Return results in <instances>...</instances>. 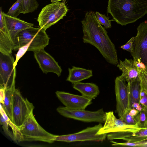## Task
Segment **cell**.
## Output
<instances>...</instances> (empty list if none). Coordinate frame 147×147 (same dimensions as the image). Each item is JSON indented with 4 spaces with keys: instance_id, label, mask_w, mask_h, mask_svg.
Returning <instances> with one entry per match:
<instances>
[{
    "instance_id": "e0dca14e",
    "label": "cell",
    "mask_w": 147,
    "mask_h": 147,
    "mask_svg": "<svg viewBox=\"0 0 147 147\" xmlns=\"http://www.w3.org/2000/svg\"><path fill=\"white\" fill-rule=\"evenodd\" d=\"M0 52L11 53L13 50V43L5 28L2 13H0Z\"/></svg>"
},
{
    "instance_id": "8992f818",
    "label": "cell",
    "mask_w": 147,
    "mask_h": 147,
    "mask_svg": "<svg viewBox=\"0 0 147 147\" xmlns=\"http://www.w3.org/2000/svg\"><path fill=\"white\" fill-rule=\"evenodd\" d=\"M65 1L52 3L42 9L37 19L40 28L46 30L66 16L68 10Z\"/></svg>"
},
{
    "instance_id": "277c9868",
    "label": "cell",
    "mask_w": 147,
    "mask_h": 147,
    "mask_svg": "<svg viewBox=\"0 0 147 147\" xmlns=\"http://www.w3.org/2000/svg\"><path fill=\"white\" fill-rule=\"evenodd\" d=\"M50 39L43 29L33 27L28 28L20 31L16 35L13 43V50L17 51L28 43L30 45L28 51L34 52L43 49L49 44Z\"/></svg>"
},
{
    "instance_id": "1f68e13d",
    "label": "cell",
    "mask_w": 147,
    "mask_h": 147,
    "mask_svg": "<svg viewBox=\"0 0 147 147\" xmlns=\"http://www.w3.org/2000/svg\"><path fill=\"white\" fill-rule=\"evenodd\" d=\"M119 118L127 125H137V121L135 117L129 115L128 112H126L122 117Z\"/></svg>"
},
{
    "instance_id": "8d00e7d4",
    "label": "cell",
    "mask_w": 147,
    "mask_h": 147,
    "mask_svg": "<svg viewBox=\"0 0 147 147\" xmlns=\"http://www.w3.org/2000/svg\"><path fill=\"white\" fill-rule=\"evenodd\" d=\"M139 111L138 110L134 109H131L128 112L129 114L132 116L135 117L139 113Z\"/></svg>"
},
{
    "instance_id": "4fadbf2b",
    "label": "cell",
    "mask_w": 147,
    "mask_h": 147,
    "mask_svg": "<svg viewBox=\"0 0 147 147\" xmlns=\"http://www.w3.org/2000/svg\"><path fill=\"white\" fill-rule=\"evenodd\" d=\"M57 96L66 108L72 110H85L92 103V100L82 95L57 91Z\"/></svg>"
},
{
    "instance_id": "8fae6325",
    "label": "cell",
    "mask_w": 147,
    "mask_h": 147,
    "mask_svg": "<svg viewBox=\"0 0 147 147\" xmlns=\"http://www.w3.org/2000/svg\"><path fill=\"white\" fill-rule=\"evenodd\" d=\"M14 58L11 53L0 52V87H10L15 83L16 68L14 67Z\"/></svg>"
},
{
    "instance_id": "f35d334b",
    "label": "cell",
    "mask_w": 147,
    "mask_h": 147,
    "mask_svg": "<svg viewBox=\"0 0 147 147\" xmlns=\"http://www.w3.org/2000/svg\"><path fill=\"white\" fill-rule=\"evenodd\" d=\"M146 71H147V70H146Z\"/></svg>"
},
{
    "instance_id": "83f0119b",
    "label": "cell",
    "mask_w": 147,
    "mask_h": 147,
    "mask_svg": "<svg viewBox=\"0 0 147 147\" xmlns=\"http://www.w3.org/2000/svg\"><path fill=\"white\" fill-rule=\"evenodd\" d=\"M0 123L5 134L9 137L15 143H18V141L15 138L13 132L8 129L9 124L2 115L0 114Z\"/></svg>"
},
{
    "instance_id": "d6a6232c",
    "label": "cell",
    "mask_w": 147,
    "mask_h": 147,
    "mask_svg": "<svg viewBox=\"0 0 147 147\" xmlns=\"http://www.w3.org/2000/svg\"><path fill=\"white\" fill-rule=\"evenodd\" d=\"M134 38V37H132L125 44L121 46L120 47L131 53L133 51V44Z\"/></svg>"
},
{
    "instance_id": "7c38bea8",
    "label": "cell",
    "mask_w": 147,
    "mask_h": 147,
    "mask_svg": "<svg viewBox=\"0 0 147 147\" xmlns=\"http://www.w3.org/2000/svg\"><path fill=\"white\" fill-rule=\"evenodd\" d=\"M115 92L116 97V112L119 118L129 112V95L127 85L119 76L115 81Z\"/></svg>"
},
{
    "instance_id": "484cf974",
    "label": "cell",
    "mask_w": 147,
    "mask_h": 147,
    "mask_svg": "<svg viewBox=\"0 0 147 147\" xmlns=\"http://www.w3.org/2000/svg\"><path fill=\"white\" fill-rule=\"evenodd\" d=\"M23 2V0H17L6 14L12 17H17L20 13H22Z\"/></svg>"
},
{
    "instance_id": "d6986e66",
    "label": "cell",
    "mask_w": 147,
    "mask_h": 147,
    "mask_svg": "<svg viewBox=\"0 0 147 147\" xmlns=\"http://www.w3.org/2000/svg\"><path fill=\"white\" fill-rule=\"evenodd\" d=\"M68 71L69 74L66 80L73 84L88 79L93 75L92 70L74 66H72L71 68H69Z\"/></svg>"
},
{
    "instance_id": "30bf717a",
    "label": "cell",
    "mask_w": 147,
    "mask_h": 147,
    "mask_svg": "<svg viewBox=\"0 0 147 147\" xmlns=\"http://www.w3.org/2000/svg\"><path fill=\"white\" fill-rule=\"evenodd\" d=\"M101 123L92 127H88L78 132L63 135H56L55 141L71 142L78 141H92L102 142L107 137V134L98 135L102 127Z\"/></svg>"
},
{
    "instance_id": "ffe728a7",
    "label": "cell",
    "mask_w": 147,
    "mask_h": 147,
    "mask_svg": "<svg viewBox=\"0 0 147 147\" xmlns=\"http://www.w3.org/2000/svg\"><path fill=\"white\" fill-rule=\"evenodd\" d=\"M129 95V111L131 109L132 105L134 102H139L141 85L139 77L127 84Z\"/></svg>"
},
{
    "instance_id": "603a6c76",
    "label": "cell",
    "mask_w": 147,
    "mask_h": 147,
    "mask_svg": "<svg viewBox=\"0 0 147 147\" xmlns=\"http://www.w3.org/2000/svg\"><path fill=\"white\" fill-rule=\"evenodd\" d=\"M147 139V127L141 128L138 131L130 136L122 140L130 142H139Z\"/></svg>"
},
{
    "instance_id": "f546056e",
    "label": "cell",
    "mask_w": 147,
    "mask_h": 147,
    "mask_svg": "<svg viewBox=\"0 0 147 147\" xmlns=\"http://www.w3.org/2000/svg\"><path fill=\"white\" fill-rule=\"evenodd\" d=\"M141 88L147 94V71L142 69L139 75Z\"/></svg>"
},
{
    "instance_id": "d4e9b609",
    "label": "cell",
    "mask_w": 147,
    "mask_h": 147,
    "mask_svg": "<svg viewBox=\"0 0 147 147\" xmlns=\"http://www.w3.org/2000/svg\"><path fill=\"white\" fill-rule=\"evenodd\" d=\"M39 4L36 0H23L22 13H32L36 10Z\"/></svg>"
},
{
    "instance_id": "d590c367",
    "label": "cell",
    "mask_w": 147,
    "mask_h": 147,
    "mask_svg": "<svg viewBox=\"0 0 147 147\" xmlns=\"http://www.w3.org/2000/svg\"><path fill=\"white\" fill-rule=\"evenodd\" d=\"M131 109H135L138 111H140L142 109V107L139 103L134 102L131 105Z\"/></svg>"
},
{
    "instance_id": "44dd1931",
    "label": "cell",
    "mask_w": 147,
    "mask_h": 147,
    "mask_svg": "<svg viewBox=\"0 0 147 147\" xmlns=\"http://www.w3.org/2000/svg\"><path fill=\"white\" fill-rule=\"evenodd\" d=\"M15 83L10 88H7L4 103L1 104L2 107L6 114L13 122V109L14 93L16 89Z\"/></svg>"
},
{
    "instance_id": "e575fe53",
    "label": "cell",
    "mask_w": 147,
    "mask_h": 147,
    "mask_svg": "<svg viewBox=\"0 0 147 147\" xmlns=\"http://www.w3.org/2000/svg\"><path fill=\"white\" fill-rule=\"evenodd\" d=\"M6 89L5 88L0 87V102L1 104L4 103Z\"/></svg>"
},
{
    "instance_id": "5bb4252c",
    "label": "cell",
    "mask_w": 147,
    "mask_h": 147,
    "mask_svg": "<svg viewBox=\"0 0 147 147\" xmlns=\"http://www.w3.org/2000/svg\"><path fill=\"white\" fill-rule=\"evenodd\" d=\"M34 57L44 73H53L61 75L62 69L54 58L43 49L34 52Z\"/></svg>"
},
{
    "instance_id": "cb8c5ba5",
    "label": "cell",
    "mask_w": 147,
    "mask_h": 147,
    "mask_svg": "<svg viewBox=\"0 0 147 147\" xmlns=\"http://www.w3.org/2000/svg\"><path fill=\"white\" fill-rule=\"evenodd\" d=\"M142 107V110L134 117L137 121V125L140 128L147 127V108Z\"/></svg>"
},
{
    "instance_id": "ba28073f",
    "label": "cell",
    "mask_w": 147,
    "mask_h": 147,
    "mask_svg": "<svg viewBox=\"0 0 147 147\" xmlns=\"http://www.w3.org/2000/svg\"><path fill=\"white\" fill-rule=\"evenodd\" d=\"M34 107L27 98H24L19 90L16 88L14 93L13 122L18 127L22 125L33 113Z\"/></svg>"
},
{
    "instance_id": "4dcf8cb0",
    "label": "cell",
    "mask_w": 147,
    "mask_h": 147,
    "mask_svg": "<svg viewBox=\"0 0 147 147\" xmlns=\"http://www.w3.org/2000/svg\"><path fill=\"white\" fill-rule=\"evenodd\" d=\"M30 43L20 47L18 50V51L16 55V59L15 61L14 65L16 67L19 60L23 56L27 51L30 45Z\"/></svg>"
},
{
    "instance_id": "5b68a950",
    "label": "cell",
    "mask_w": 147,
    "mask_h": 147,
    "mask_svg": "<svg viewBox=\"0 0 147 147\" xmlns=\"http://www.w3.org/2000/svg\"><path fill=\"white\" fill-rule=\"evenodd\" d=\"M22 136V141H39L52 143L56 135L44 129L38 123L32 113L23 124L18 127Z\"/></svg>"
},
{
    "instance_id": "9c48e42d",
    "label": "cell",
    "mask_w": 147,
    "mask_h": 147,
    "mask_svg": "<svg viewBox=\"0 0 147 147\" xmlns=\"http://www.w3.org/2000/svg\"><path fill=\"white\" fill-rule=\"evenodd\" d=\"M57 111L65 117L84 122H105V112L102 108L91 111L82 109L72 110L65 107H60L57 108Z\"/></svg>"
},
{
    "instance_id": "2e32d148",
    "label": "cell",
    "mask_w": 147,
    "mask_h": 147,
    "mask_svg": "<svg viewBox=\"0 0 147 147\" xmlns=\"http://www.w3.org/2000/svg\"><path fill=\"white\" fill-rule=\"evenodd\" d=\"M122 74L119 77L123 80L129 83L139 77L142 69L139 67L133 59L125 58L123 61L119 60L117 65Z\"/></svg>"
},
{
    "instance_id": "4316f807",
    "label": "cell",
    "mask_w": 147,
    "mask_h": 147,
    "mask_svg": "<svg viewBox=\"0 0 147 147\" xmlns=\"http://www.w3.org/2000/svg\"><path fill=\"white\" fill-rule=\"evenodd\" d=\"M110 142L112 143V146H147V139L143 141L134 142H127L123 143H119L115 142L112 140H110Z\"/></svg>"
},
{
    "instance_id": "836d02e7",
    "label": "cell",
    "mask_w": 147,
    "mask_h": 147,
    "mask_svg": "<svg viewBox=\"0 0 147 147\" xmlns=\"http://www.w3.org/2000/svg\"><path fill=\"white\" fill-rule=\"evenodd\" d=\"M139 103L142 106L147 108V94L141 88Z\"/></svg>"
},
{
    "instance_id": "ac0fdd59",
    "label": "cell",
    "mask_w": 147,
    "mask_h": 147,
    "mask_svg": "<svg viewBox=\"0 0 147 147\" xmlns=\"http://www.w3.org/2000/svg\"><path fill=\"white\" fill-rule=\"evenodd\" d=\"M73 87L79 91L82 96L91 100L95 98L100 93L98 86L92 83L79 82L73 84Z\"/></svg>"
},
{
    "instance_id": "7a4b0ae2",
    "label": "cell",
    "mask_w": 147,
    "mask_h": 147,
    "mask_svg": "<svg viewBox=\"0 0 147 147\" xmlns=\"http://www.w3.org/2000/svg\"><path fill=\"white\" fill-rule=\"evenodd\" d=\"M107 11L114 21L126 25L147 13V0H109Z\"/></svg>"
},
{
    "instance_id": "52a82bcc",
    "label": "cell",
    "mask_w": 147,
    "mask_h": 147,
    "mask_svg": "<svg viewBox=\"0 0 147 147\" xmlns=\"http://www.w3.org/2000/svg\"><path fill=\"white\" fill-rule=\"evenodd\" d=\"M137 30L130 53L133 59L141 64L142 69L147 70V21L140 23Z\"/></svg>"
},
{
    "instance_id": "7402d4cb",
    "label": "cell",
    "mask_w": 147,
    "mask_h": 147,
    "mask_svg": "<svg viewBox=\"0 0 147 147\" xmlns=\"http://www.w3.org/2000/svg\"><path fill=\"white\" fill-rule=\"evenodd\" d=\"M0 112V114L5 119L11 128L12 132L16 140L19 142L22 141V135L18 127L16 125L9 117L1 103Z\"/></svg>"
},
{
    "instance_id": "f1b7e54d",
    "label": "cell",
    "mask_w": 147,
    "mask_h": 147,
    "mask_svg": "<svg viewBox=\"0 0 147 147\" xmlns=\"http://www.w3.org/2000/svg\"><path fill=\"white\" fill-rule=\"evenodd\" d=\"M95 15L99 23L103 25L105 28L108 29L111 27V21L113 20H109V17L97 11L95 13Z\"/></svg>"
},
{
    "instance_id": "74e56055",
    "label": "cell",
    "mask_w": 147,
    "mask_h": 147,
    "mask_svg": "<svg viewBox=\"0 0 147 147\" xmlns=\"http://www.w3.org/2000/svg\"><path fill=\"white\" fill-rule=\"evenodd\" d=\"M63 1L64 0H51V3H54L57 2H59L61 1Z\"/></svg>"
},
{
    "instance_id": "6da1fadb",
    "label": "cell",
    "mask_w": 147,
    "mask_h": 147,
    "mask_svg": "<svg viewBox=\"0 0 147 147\" xmlns=\"http://www.w3.org/2000/svg\"><path fill=\"white\" fill-rule=\"evenodd\" d=\"M84 43L96 47L106 60L114 65L119 63L115 46L105 28L99 23L93 11L87 12L81 22Z\"/></svg>"
},
{
    "instance_id": "9a60e30c",
    "label": "cell",
    "mask_w": 147,
    "mask_h": 147,
    "mask_svg": "<svg viewBox=\"0 0 147 147\" xmlns=\"http://www.w3.org/2000/svg\"><path fill=\"white\" fill-rule=\"evenodd\" d=\"M3 14L5 28L13 43L19 32L34 26L33 24L26 22L17 17L10 16L3 11Z\"/></svg>"
},
{
    "instance_id": "3957f363",
    "label": "cell",
    "mask_w": 147,
    "mask_h": 147,
    "mask_svg": "<svg viewBox=\"0 0 147 147\" xmlns=\"http://www.w3.org/2000/svg\"><path fill=\"white\" fill-rule=\"evenodd\" d=\"M104 123L97 134H107V139L110 140H122L132 136L141 129L137 125H128L119 118L117 119L113 111L105 112Z\"/></svg>"
}]
</instances>
